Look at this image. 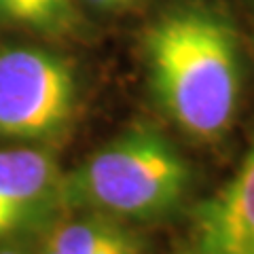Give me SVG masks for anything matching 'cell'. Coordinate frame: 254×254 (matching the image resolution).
<instances>
[{"label":"cell","mask_w":254,"mask_h":254,"mask_svg":"<svg viewBox=\"0 0 254 254\" xmlns=\"http://www.w3.org/2000/svg\"><path fill=\"white\" fill-rule=\"evenodd\" d=\"M0 21L38 34H72L81 23L72 0H0Z\"/></svg>","instance_id":"52a82bcc"},{"label":"cell","mask_w":254,"mask_h":254,"mask_svg":"<svg viewBox=\"0 0 254 254\" xmlns=\"http://www.w3.org/2000/svg\"><path fill=\"white\" fill-rule=\"evenodd\" d=\"M0 254H21V252H15V250H0Z\"/></svg>","instance_id":"9c48e42d"},{"label":"cell","mask_w":254,"mask_h":254,"mask_svg":"<svg viewBox=\"0 0 254 254\" xmlns=\"http://www.w3.org/2000/svg\"><path fill=\"white\" fill-rule=\"evenodd\" d=\"M78 78L66 58L45 47H0V136L53 142L70 131Z\"/></svg>","instance_id":"3957f363"},{"label":"cell","mask_w":254,"mask_h":254,"mask_svg":"<svg viewBox=\"0 0 254 254\" xmlns=\"http://www.w3.org/2000/svg\"><path fill=\"white\" fill-rule=\"evenodd\" d=\"M91 2H95V4H106V6H110V4H123V0H91Z\"/></svg>","instance_id":"ba28073f"},{"label":"cell","mask_w":254,"mask_h":254,"mask_svg":"<svg viewBox=\"0 0 254 254\" xmlns=\"http://www.w3.org/2000/svg\"><path fill=\"white\" fill-rule=\"evenodd\" d=\"M38 254H144V244L119 218L93 212L49 229Z\"/></svg>","instance_id":"8992f818"},{"label":"cell","mask_w":254,"mask_h":254,"mask_svg":"<svg viewBox=\"0 0 254 254\" xmlns=\"http://www.w3.org/2000/svg\"><path fill=\"white\" fill-rule=\"evenodd\" d=\"M190 165L163 131L133 125L64 174V208L127 220L170 216L185 201Z\"/></svg>","instance_id":"7a4b0ae2"},{"label":"cell","mask_w":254,"mask_h":254,"mask_svg":"<svg viewBox=\"0 0 254 254\" xmlns=\"http://www.w3.org/2000/svg\"><path fill=\"white\" fill-rule=\"evenodd\" d=\"M62 182L64 172L47 148H0V242L64 208Z\"/></svg>","instance_id":"277c9868"},{"label":"cell","mask_w":254,"mask_h":254,"mask_svg":"<svg viewBox=\"0 0 254 254\" xmlns=\"http://www.w3.org/2000/svg\"><path fill=\"white\" fill-rule=\"evenodd\" d=\"M199 254H254V138L233 178L195 212Z\"/></svg>","instance_id":"5b68a950"},{"label":"cell","mask_w":254,"mask_h":254,"mask_svg":"<svg viewBox=\"0 0 254 254\" xmlns=\"http://www.w3.org/2000/svg\"><path fill=\"white\" fill-rule=\"evenodd\" d=\"M150 93L165 117L197 142H218L242 98L240 41L225 15L199 4L159 15L142 41Z\"/></svg>","instance_id":"6da1fadb"}]
</instances>
